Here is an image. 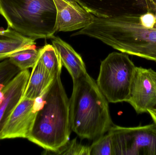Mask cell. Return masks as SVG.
Instances as JSON below:
<instances>
[{
    "instance_id": "9a60e30c",
    "label": "cell",
    "mask_w": 156,
    "mask_h": 155,
    "mask_svg": "<svg viewBox=\"0 0 156 155\" xmlns=\"http://www.w3.org/2000/svg\"><path fill=\"white\" fill-rule=\"evenodd\" d=\"M38 58L53 76L61 72L63 64L58 53L52 45L46 44L40 48Z\"/></svg>"
},
{
    "instance_id": "277c9868",
    "label": "cell",
    "mask_w": 156,
    "mask_h": 155,
    "mask_svg": "<svg viewBox=\"0 0 156 155\" xmlns=\"http://www.w3.org/2000/svg\"><path fill=\"white\" fill-rule=\"evenodd\" d=\"M0 15L8 27L35 41L51 38L56 33L53 0H0Z\"/></svg>"
},
{
    "instance_id": "d6986e66",
    "label": "cell",
    "mask_w": 156,
    "mask_h": 155,
    "mask_svg": "<svg viewBox=\"0 0 156 155\" xmlns=\"http://www.w3.org/2000/svg\"><path fill=\"white\" fill-rule=\"evenodd\" d=\"M21 71L8 58L0 62V86L7 85Z\"/></svg>"
},
{
    "instance_id": "603a6c76",
    "label": "cell",
    "mask_w": 156,
    "mask_h": 155,
    "mask_svg": "<svg viewBox=\"0 0 156 155\" xmlns=\"http://www.w3.org/2000/svg\"><path fill=\"white\" fill-rule=\"evenodd\" d=\"M155 13H156V10L155 11Z\"/></svg>"
},
{
    "instance_id": "9c48e42d",
    "label": "cell",
    "mask_w": 156,
    "mask_h": 155,
    "mask_svg": "<svg viewBox=\"0 0 156 155\" xmlns=\"http://www.w3.org/2000/svg\"><path fill=\"white\" fill-rule=\"evenodd\" d=\"M53 1L56 9V32L81 30L92 22L94 15L81 5L66 0Z\"/></svg>"
},
{
    "instance_id": "5b68a950",
    "label": "cell",
    "mask_w": 156,
    "mask_h": 155,
    "mask_svg": "<svg viewBox=\"0 0 156 155\" xmlns=\"http://www.w3.org/2000/svg\"><path fill=\"white\" fill-rule=\"evenodd\" d=\"M136 67L122 52L111 53L102 61L96 83L108 103L127 102Z\"/></svg>"
},
{
    "instance_id": "8992f818",
    "label": "cell",
    "mask_w": 156,
    "mask_h": 155,
    "mask_svg": "<svg viewBox=\"0 0 156 155\" xmlns=\"http://www.w3.org/2000/svg\"><path fill=\"white\" fill-rule=\"evenodd\" d=\"M108 133L115 155H156V124L133 127L112 126Z\"/></svg>"
},
{
    "instance_id": "6da1fadb",
    "label": "cell",
    "mask_w": 156,
    "mask_h": 155,
    "mask_svg": "<svg viewBox=\"0 0 156 155\" xmlns=\"http://www.w3.org/2000/svg\"><path fill=\"white\" fill-rule=\"evenodd\" d=\"M156 10L107 17L94 16L86 27L71 36L85 35L115 50L156 62Z\"/></svg>"
},
{
    "instance_id": "4fadbf2b",
    "label": "cell",
    "mask_w": 156,
    "mask_h": 155,
    "mask_svg": "<svg viewBox=\"0 0 156 155\" xmlns=\"http://www.w3.org/2000/svg\"><path fill=\"white\" fill-rule=\"evenodd\" d=\"M32 68L23 97L35 100L42 96L46 91L55 76L50 73L38 58Z\"/></svg>"
},
{
    "instance_id": "3957f363",
    "label": "cell",
    "mask_w": 156,
    "mask_h": 155,
    "mask_svg": "<svg viewBox=\"0 0 156 155\" xmlns=\"http://www.w3.org/2000/svg\"><path fill=\"white\" fill-rule=\"evenodd\" d=\"M73 81L69 100L71 129L82 139L95 140L114 125L108 102L88 73Z\"/></svg>"
},
{
    "instance_id": "8fae6325",
    "label": "cell",
    "mask_w": 156,
    "mask_h": 155,
    "mask_svg": "<svg viewBox=\"0 0 156 155\" xmlns=\"http://www.w3.org/2000/svg\"><path fill=\"white\" fill-rule=\"evenodd\" d=\"M52 45L59 55L62 64L68 71L73 81L87 73L81 56L66 42L58 37H51Z\"/></svg>"
},
{
    "instance_id": "ac0fdd59",
    "label": "cell",
    "mask_w": 156,
    "mask_h": 155,
    "mask_svg": "<svg viewBox=\"0 0 156 155\" xmlns=\"http://www.w3.org/2000/svg\"><path fill=\"white\" fill-rule=\"evenodd\" d=\"M55 154L66 155H90V146L78 143L76 139L69 140L65 145L55 152Z\"/></svg>"
},
{
    "instance_id": "ffe728a7",
    "label": "cell",
    "mask_w": 156,
    "mask_h": 155,
    "mask_svg": "<svg viewBox=\"0 0 156 155\" xmlns=\"http://www.w3.org/2000/svg\"><path fill=\"white\" fill-rule=\"evenodd\" d=\"M146 3L147 8L156 10V0H144Z\"/></svg>"
},
{
    "instance_id": "e0dca14e",
    "label": "cell",
    "mask_w": 156,
    "mask_h": 155,
    "mask_svg": "<svg viewBox=\"0 0 156 155\" xmlns=\"http://www.w3.org/2000/svg\"><path fill=\"white\" fill-rule=\"evenodd\" d=\"M90 155H115L112 139L109 133L94 140L90 146Z\"/></svg>"
},
{
    "instance_id": "52a82bcc",
    "label": "cell",
    "mask_w": 156,
    "mask_h": 155,
    "mask_svg": "<svg viewBox=\"0 0 156 155\" xmlns=\"http://www.w3.org/2000/svg\"><path fill=\"white\" fill-rule=\"evenodd\" d=\"M137 114L148 113L156 107V72L136 67L127 101Z\"/></svg>"
},
{
    "instance_id": "44dd1931",
    "label": "cell",
    "mask_w": 156,
    "mask_h": 155,
    "mask_svg": "<svg viewBox=\"0 0 156 155\" xmlns=\"http://www.w3.org/2000/svg\"><path fill=\"white\" fill-rule=\"evenodd\" d=\"M148 113L152 117L154 123L156 124V107L154 109L149 110Z\"/></svg>"
},
{
    "instance_id": "7c38bea8",
    "label": "cell",
    "mask_w": 156,
    "mask_h": 155,
    "mask_svg": "<svg viewBox=\"0 0 156 155\" xmlns=\"http://www.w3.org/2000/svg\"><path fill=\"white\" fill-rule=\"evenodd\" d=\"M35 41L8 26L6 29L0 30V60L7 59L20 50L36 47Z\"/></svg>"
},
{
    "instance_id": "5bb4252c",
    "label": "cell",
    "mask_w": 156,
    "mask_h": 155,
    "mask_svg": "<svg viewBox=\"0 0 156 155\" xmlns=\"http://www.w3.org/2000/svg\"><path fill=\"white\" fill-rule=\"evenodd\" d=\"M129 0H80L81 6L98 17H107L129 12Z\"/></svg>"
},
{
    "instance_id": "2e32d148",
    "label": "cell",
    "mask_w": 156,
    "mask_h": 155,
    "mask_svg": "<svg viewBox=\"0 0 156 155\" xmlns=\"http://www.w3.org/2000/svg\"><path fill=\"white\" fill-rule=\"evenodd\" d=\"M39 49L36 47H30L14 53L9 56L10 62L21 71L33 68L37 62Z\"/></svg>"
},
{
    "instance_id": "ba28073f",
    "label": "cell",
    "mask_w": 156,
    "mask_h": 155,
    "mask_svg": "<svg viewBox=\"0 0 156 155\" xmlns=\"http://www.w3.org/2000/svg\"><path fill=\"white\" fill-rule=\"evenodd\" d=\"M36 114L34 100L22 97L0 132V140L27 139L34 126Z\"/></svg>"
},
{
    "instance_id": "30bf717a",
    "label": "cell",
    "mask_w": 156,
    "mask_h": 155,
    "mask_svg": "<svg viewBox=\"0 0 156 155\" xmlns=\"http://www.w3.org/2000/svg\"><path fill=\"white\" fill-rule=\"evenodd\" d=\"M30 73L28 69L21 71L3 88L4 97L0 104V132L23 96Z\"/></svg>"
},
{
    "instance_id": "7402d4cb",
    "label": "cell",
    "mask_w": 156,
    "mask_h": 155,
    "mask_svg": "<svg viewBox=\"0 0 156 155\" xmlns=\"http://www.w3.org/2000/svg\"><path fill=\"white\" fill-rule=\"evenodd\" d=\"M66 1L74 4L77 5H81L80 4V0H66Z\"/></svg>"
},
{
    "instance_id": "7a4b0ae2",
    "label": "cell",
    "mask_w": 156,
    "mask_h": 155,
    "mask_svg": "<svg viewBox=\"0 0 156 155\" xmlns=\"http://www.w3.org/2000/svg\"><path fill=\"white\" fill-rule=\"evenodd\" d=\"M61 72L42 96L34 100L37 112L27 139L48 152L55 153L69 140L71 133L70 101L61 79Z\"/></svg>"
}]
</instances>
